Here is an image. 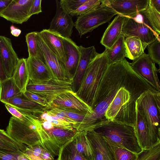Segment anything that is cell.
I'll use <instances>...</instances> for the list:
<instances>
[{"instance_id": "1", "label": "cell", "mask_w": 160, "mask_h": 160, "mask_svg": "<svg viewBox=\"0 0 160 160\" xmlns=\"http://www.w3.org/2000/svg\"><path fill=\"white\" fill-rule=\"evenodd\" d=\"M138 74L125 58L109 64L97 88L92 108L78 128V132L94 130L108 121L105 114L118 90L131 81Z\"/></svg>"}, {"instance_id": "2", "label": "cell", "mask_w": 160, "mask_h": 160, "mask_svg": "<svg viewBox=\"0 0 160 160\" xmlns=\"http://www.w3.org/2000/svg\"><path fill=\"white\" fill-rule=\"evenodd\" d=\"M94 130L102 136L109 144L125 148L137 154L142 150L132 127L108 121Z\"/></svg>"}, {"instance_id": "3", "label": "cell", "mask_w": 160, "mask_h": 160, "mask_svg": "<svg viewBox=\"0 0 160 160\" xmlns=\"http://www.w3.org/2000/svg\"><path fill=\"white\" fill-rule=\"evenodd\" d=\"M109 64L105 51L99 53L88 65L80 86L76 92L91 108L99 83Z\"/></svg>"}, {"instance_id": "4", "label": "cell", "mask_w": 160, "mask_h": 160, "mask_svg": "<svg viewBox=\"0 0 160 160\" xmlns=\"http://www.w3.org/2000/svg\"><path fill=\"white\" fill-rule=\"evenodd\" d=\"M28 112L31 118L27 122L11 117L6 132L10 137L20 143L29 147L38 145L42 147L38 130L40 121L35 115Z\"/></svg>"}, {"instance_id": "5", "label": "cell", "mask_w": 160, "mask_h": 160, "mask_svg": "<svg viewBox=\"0 0 160 160\" xmlns=\"http://www.w3.org/2000/svg\"><path fill=\"white\" fill-rule=\"evenodd\" d=\"M158 91L147 90L142 93L135 102V108L143 115L154 146L160 143V108L155 102L154 94Z\"/></svg>"}, {"instance_id": "6", "label": "cell", "mask_w": 160, "mask_h": 160, "mask_svg": "<svg viewBox=\"0 0 160 160\" xmlns=\"http://www.w3.org/2000/svg\"><path fill=\"white\" fill-rule=\"evenodd\" d=\"M118 13L101 0L98 8L78 17L74 26L80 37L108 22Z\"/></svg>"}, {"instance_id": "7", "label": "cell", "mask_w": 160, "mask_h": 160, "mask_svg": "<svg viewBox=\"0 0 160 160\" xmlns=\"http://www.w3.org/2000/svg\"><path fill=\"white\" fill-rule=\"evenodd\" d=\"M26 90L44 98L49 105L58 95L67 91H73L72 81L54 78L40 82L32 83L29 81Z\"/></svg>"}, {"instance_id": "8", "label": "cell", "mask_w": 160, "mask_h": 160, "mask_svg": "<svg viewBox=\"0 0 160 160\" xmlns=\"http://www.w3.org/2000/svg\"><path fill=\"white\" fill-rule=\"evenodd\" d=\"M122 33L125 38L137 37L147 46L156 39L160 41L152 29L143 22H139L134 18L125 17Z\"/></svg>"}, {"instance_id": "9", "label": "cell", "mask_w": 160, "mask_h": 160, "mask_svg": "<svg viewBox=\"0 0 160 160\" xmlns=\"http://www.w3.org/2000/svg\"><path fill=\"white\" fill-rule=\"evenodd\" d=\"M133 69L157 91L160 92V83L158 73L160 70L145 53L130 63Z\"/></svg>"}, {"instance_id": "10", "label": "cell", "mask_w": 160, "mask_h": 160, "mask_svg": "<svg viewBox=\"0 0 160 160\" xmlns=\"http://www.w3.org/2000/svg\"><path fill=\"white\" fill-rule=\"evenodd\" d=\"M36 32L38 43L43 61L53 78L61 80H69L67 77L63 63L47 46L39 32Z\"/></svg>"}, {"instance_id": "11", "label": "cell", "mask_w": 160, "mask_h": 160, "mask_svg": "<svg viewBox=\"0 0 160 160\" xmlns=\"http://www.w3.org/2000/svg\"><path fill=\"white\" fill-rule=\"evenodd\" d=\"M34 0H12L0 13V17L13 23L22 24L31 17L29 13Z\"/></svg>"}, {"instance_id": "12", "label": "cell", "mask_w": 160, "mask_h": 160, "mask_svg": "<svg viewBox=\"0 0 160 160\" xmlns=\"http://www.w3.org/2000/svg\"><path fill=\"white\" fill-rule=\"evenodd\" d=\"M102 2L120 14L134 18L145 11L149 0H104Z\"/></svg>"}, {"instance_id": "13", "label": "cell", "mask_w": 160, "mask_h": 160, "mask_svg": "<svg viewBox=\"0 0 160 160\" xmlns=\"http://www.w3.org/2000/svg\"><path fill=\"white\" fill-rule=\"evenodd\" d=\"M53 107L74 109L89 114L93 112L92 108L72 90L66 91L56 96L50 104L48 108Z\"/></svg>"}, {"instance_id": "14", "label": "cell", "mask_w": 160, "mask_h": 160, "mask_svg": "<svg viewBox=\"0 0 160 160\" xmlns=\"http://www.w3.org/2000/svg\"><path fill=\"white\" fill-rule=\"evenodd\" d=\"M56 13L50 23L48 29L64 38H70L74 26L72 17L63 9L59 1L56 0Z\"/></svg>"}, {"instance_id": "15", "label": "cell", "mask_w": 160, "mask_h": 160, "mask_svg": "<svg viewBox=\"0 0 160 160\" xmlns=\"http://www.w3.org/2000/svg\"><path fill=\"white\" fill-rule=\"evenodd\" d=\"M0 56L7 78H12L19 58L13 48L11 39L1 35H0Z\"/></svg>"}, {"instance_id": "16", "label": "cell", "mask_w": 160, "mask_h": 160, "mask_svg": "<svg viewBox=\"0 0 160 160\" xmlns=\"http://www.w3.org/2000/svg\"><path fill=\"white\" fill-rule=\"evenodd\" d=\"M93 160H115L108 144L105 139L94 130L87 131Z\"/></svg>"}, {"instance_id": "17", "label": "cell", "mask_w": 160, "mask_h": 160, "mask_svg": "<svg viewBox=\"0 0 160 160\" xmlns=\"http://www.w3.org/2000/svg\"><path fill=\"white\" fill-rule=\"evenodd\" d=\"M80 52V59L72 79V90L76 92L81 85L86 69L91 62L99 53L94 46L85 48L79 46Z\"/></svg>"}, {"instance_id": "18", "label": "cell", "mask_w": 160, "mask_h": 160, "mask_svg": "<svg viewBox=\"0 0 160 160\" xmlns=\"http://www.w3.org/2000/svg\"><path fill=\"white\" fill-rule=\"evenodd\" d=\"M62 41L66 58L65 69L68 78L72 81L80 59V52L79 46L70 38L63 37Z\"/></svg>"}, {"instance_id": "19", "label": "cell", "mask_w": 160, "mask_h": 160, "mask_svg": "<svg viewBox=\"0 0 160 160\" xmlns=\"http://www.w3.org/2000/svg\"><path fill=\"white\" fill-rule=\"evenodd\" d=\"M27 60L30 82H40L53 78L43 59L28 57Z\"/></svg>"}, {"instance_id": "20", "label": "cell", "mask_w": 160, "mask_h": 160, "mask_svg": "<svg viewBox=\"0 0 160 160\" xmlns=\"http://www.w3.org/2000/svg\"><path fill=\"white\" fill-rule=\"evenodd\" d=\"M136 118L134 128L139 144L142 150L154 146L146 120L141 112L135 108Z\"/></svg>"}, {"instance_id": "21", "label": "cell", "mask_w": 160, "mask_h": 160, "mask_svg": "<svg viewBox=\"0 0 160 160\" xmlns=\"http://www.w3.org/2000/svg\"><path fill=\"white\" fill-rule=\"evenodd\" d=\"M39 32L47 46L64 64L66 61V58L62 41L63 37L48 29H43Z\"/></svg>"}, {"instance_id": "22", "label": "cell", "mask_w": 160, "mask_h": 160, "mask_svg": "<svg viewBox=\"0 0 160 160\" xmlns=\"http://www.w3.org/2000/svg\"><path fill=\"white\" fill-rule=\"evenodd\" d=\"M125 17L118 14L109 24L105 31L100 43L105 48H110L122 34Z\"/></svg>"}, {"instance_id": "23", "label": "cell", "mask_w": 160, "mask_h": 160, "mask_svg": "<svg viewBox=\"0 0 160 160\" xmlns=\"http://www.w3.org/2000/svg\"><path fill=\"white\" fill-rule=\"evenodd\" d=\"M5 103L25 112L38 114L44 112L45 108L40 104L28 99L23 93L10 99Z\"/></svg>"}, {"instance_id": "24", "label": "cell", "mask_w": 160, "mask_h": 160, "mask_svg": "<svg viewBox=\"0 0 160 160\" xmlns=\"http://www.w3.org/2000/svg\"><path fill=\"white\" fill-rule=\"evenodd\" d=\"M12 78L22 92L26 90L30 81L27 58L19 59Z\"/></svg>"}, {"instance_id": "25", "label": "cell", "mask_w": 160, "mask_h": 160, "mask_svg": "<svg viewBox=\"0 0 160 160\" xmlns=\"http://www.w3.org/2000/svg\"><path fill=\"white\" fill-rule=\"evenodd\" d=\"M125 57L134 60L143 53L147 45L137 37L126 38L124 42Z\"/></svg>"}, {"instance_id": "26", "label": "cell", "mask_w": 160, "mask_h": 160, "mask_svg": "<svg viewBox=\"0 0 160 160\" xmlns=\"http://www.w3.org/2000/svg\"><path fill=\"white\" fill-rule=\"evenodd\" d=\"M76 150L87 160H93L91 146L87 131L77 132L71 139Z\"/></svg>"}, {"instance_id": "27", "label": "cell", "mask_w": 160, "mask_h": 160, "mask_svg": "<svg viewBox=\"0 0 160 160\" xmlns=\"http://www.w3.org/2000/svg\"><path fill=\"white\" fill-rule=\"evenodd\" d=\"M143 18V22L150 27L160 38V12L151 5L149 1L147 9L140 14Z\"/></svg>"}, {"instance_id": "28", "label": "cell", "mask_w": 160, "mask_h": 160, "mask_svg": "<svg viewBox=\"0 0 160 160\" xmlns=\"http://www.w3.org/2000/svg\"><path fill=\"white\" fill-rule=\"evenodd\" d=\"M22 93L12 77L8 78L0 83V101L4 104Z\"/></svg>"}, {"instance_id": "29", "label": "cell", "mask_w": 160, "mask_h": 160, "mask_svg": "<svg viewBox=\"0 0 160 160\" xmlns=\"http://www.w3.org/2000/svg\"><path fill=\"white\" fill-rule=\"evenodd\" d=\"M125 37L122 33L117 40L110 48H105L104 51L109 64L117 62L125 58Z\"/></svg>"}, {"instance_id": "30", "label": "cell", "mask_w": 160, "mask_h": 160, "mask_svg": "<svg viewBox=\"0 0 160 160\" xmlns=\"http://www.w3.org/2000/svg\"><path fill=\"white\" fill-rule=\"evenodd\" d=\"M57 160H87L76 150L71 139L60 150Z\"/></svg>"}, {"instance_id": "31", "label": "cell", "mask_w": 160, "mask_h": 160, "mask_svg": "<svg viewBox=\"0 0 160 160\" xmlns=\"http://www.w3.org/2000/svg\"><path fill=\"white\" fill-rule=\"evenodd\" d=\"M31 160H54V157L39 145L27 146L24 152Z\"/></svg>"}, {"instance_id": "32", "label": "cell", "mask_w": 160, "mask_h": 160, "mask_svg": "<svg viewBox=\"0 0 160 160\" xmlns=\"http://www.w3.org/2000/svg\"><path fill=\"white\" fill-rule=\"evenodd\" d=\"M29 57L42 59L43 57L39 48L36 37V32L28 33L25 36Z\"/></svg>"}, {"instance_id": "33", "label": "cell", "mask_w": 160, "mask_h": 160, "mask_svg": "<svg viewBox=\"0 0 160 160\" xmlns=\"http://www.w3.org/2000/svg\"><path fill=\"white\" fill-rule=\"evenodd\" d=\"M33 114L40 120L49 122L55 127L69 129L74 128L72 124L49 115L45 111L41 113Z\"/></svg>"}, {"instance_id": "34", "label": "cell", "mask_w": 160, "mask_h": 160, "mask_svg": "<svg viewBox=\"0 0 160 160\" xmlns=\"http://www.w3.org/2000/svg\"><path fill=\"white\" fill-rule=\"evenodd\" d=\"M108 143L115 160H136L137 154L125 148Z\"/></svg>"}, {"instance_id": "35", "label": "cell", "mask_w": 160, "mask_h": 160, "mask_svg": "<svg viewBox=\"0 0 160 160\" xmlns=\"http://www.w3.org/2000/svg\"><path fill=\"white\" fill-rule=\"evenodd\" d=\"M58 108L69 118L77 123L75 129L76 130L89 114L76 110L61 107H53Z\"/></svg>"}, {"instance_id": "36", "label": "cell", "mask_w": 160, "mask_h": 160, "mask_svg": "<svg viewBox=\"0 0 160 160\" xmlns=\"http://www.w3.org/2000/svg\"><path fill=\"white\" fill-rule=\"evenodd\" d=\"M136 160H160V143L150 149L142 150L137 154Z\"/></svg>"}, {"instance_id": "37", "label": "cell", "mask_w": 160, "mask_h": 160, "mask_svg": "<svg viewBox=\"0 0 160 160\" xmlns=\"http://www.w3.org/2000/svg\"><path fill=\"white\" fill-rule=\"evenodd\" d=\"M101 1V0H87L70 15L72 17L79 16L88 12L99 6Z\"/></svg>"}, {"instance_id": "38", "label": "cell", "mask_w": 160, "mask_h": 160, "mask_svg": "<svg viewBox=\"0 0 160 160\" xmlns=\"http://www.w3.org/2000/svg\"><path fill=\"white\" fill-rule=\"evenodd\" d=\"M148 55L155 63L160 64V41L156 39L148 46Z\"/></svg>"}, {"instance_id": "39", "label": "cell", "mask_w": 160, "mask_h": 160, "mask_svg": "<svg viewBox=\"0 0 160 160\" xmlns=\"http://www.w3.org/2000/svg\"><path fill=\"white\" fill-rule=\"evenodd\" d=\"M24 153L20 150H8L0 149V160H23Z\"/></svg>"}, {"instance_id": "40", "label": "cell", "mask_w": 160, "mask_h": 160, "mask_svg": "<svg viewBox=\"0 0 160 160\" xmlns=\"http://www.w3.org/2000/svg\"><path fill=\"white\" fill-rule=\"evenodd\" d=\"M87 0H61L60 3L63 9L70 14L77 10Z\"/></svg>"}, {"instance_id": "41", "label": "cell", "mask_w": 160, "mask_h": 160, "mask_svg": "<svg viewBox=\"0 0 160 160\" xmlns=\"http://www.w3.org/2000/svg\"><path fill=\"white\" fill-rule=\"evenodd\" d=\"M28 99L35 102L44 107L45 110L48 109L49 107L48 102L44 98L27 90L23 92Z\"/></svg>"}, {"instance_id": "42", "label": "cell", "mask_w": 160, "mask_h": 160, "mask_svg": "<svg viewBox=\"0 0 160 160\" xmlns=\"http://www.w3.org/2000/svg\"><path fill=\"white\" fill-rule=\"evenodd\" d=\"M0 139L8 141L18 147L24 153L25 152L27 147L26 145L20 143L10 137L6 131L0 129Z\"/></svg>"}, {"instance_id": "43", "label": "cell", "mask_w": 160, "mask_h": 160, "mask_svg": "<svg viewBox=\"0 0 160 160\" xmlns=\"http://www.w3.org/2000/svg\"><path fill=\"white\" fill-rule=\"evenodd\" d=\"M41 0H34L29 11V15L31 17L34 14H38L42 12Z\"/></svg>"}, {"instance_id": "44", "label": "cell", "mask_w": 160, "mask_h": 160, "mask_svg": "<svg viewBox=\"0 0 160 160\" xmlns=\"http://www.w3.org/2000/svg\"><path fill=\"white\" fill-rule=\"evenodd\" d=\"M0 149L12 151H16L19 150L21 151L18 147L15 145L8 141L1 139H0Z\"/></svg>"}, {"instance_id": "45", "label": "cell", "mask_w": 160, "mask_h": 160, "mask_svg": "<svg viewBox=\"0 0 160 160\" xmlns=\"http://www.w3.org/2000/svg\"><path fill=\"white\" fill-rule=\"evenodd\" d=\"M7 78L3 67L0 56V83Z\"/></svg>"}, {"instance_id": "46", "label": "cell", "mask_w": 160, "mask_h": 160, "mask_svg": "<svg viewBox=\"0 0 160 160\" xmlns=\"http://www.w3.org/2000/svg\"><path fill=\"white\" fill-rule=\"evenodd\" d=\"M11 33L12 35L15 37H18L21 33V30L18 29L13 25H12L10 27Z\"/></svg>"}, {"instance_id": "47", "label": "cell", "mask_w": 160, "mask_h": 160, "mask_svg": "<svg viewBox=\"0 0 160 160\" xmlns=\"http://www.w3.org/2000/svg\"><path fill=\"white\" fill-rule=\"evenodd\" d=\"M12 0H0V13L9 5Z\"/></svg>"}, {"instance_id": "48", "label": "cell", "mask_w": 160, "mask_h": 160, "mask_svg": "<svg viewBox=\"0 0 160 160\" xmlns=\"http://www.w3.org/2000/svg\"><path fill=\"white\" fill-rule=\"evenodd\" d=\"M151 5L158 12H160V0H149Z\"/></svg>"}]
</instances>
